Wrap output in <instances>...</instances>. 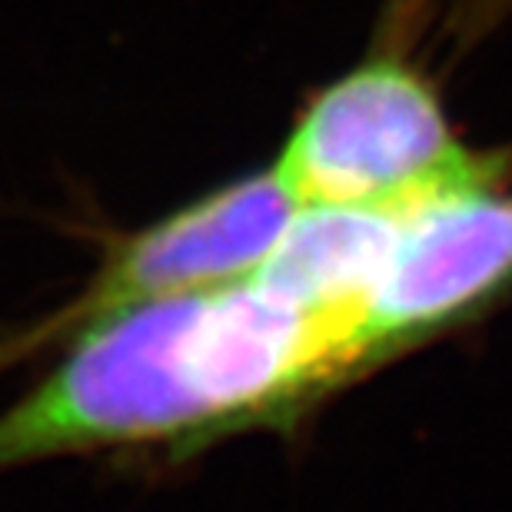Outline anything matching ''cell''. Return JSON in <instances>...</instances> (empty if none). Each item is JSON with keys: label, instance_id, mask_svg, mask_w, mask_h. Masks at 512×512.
I'll list each match as a JSON object with an SVG mask.
<instances>
[{"label": "cell", "instance_id": "1", "mask_svg": "<svg viewBox=\"0 0 512 512\" xmlns=\"http://www.w3.org/2000/svg\"><path fill=\"white\" fill-rule=\"evenodd\" d=\"M0 413V476L80 456H193L280 426L366 370L360 340L250 273L114 310Z\"/></svg>", "mask_w": 512, "mask_h": 512}, {"label": "cell", "instance_id": "2", "mask_svg": "<svg viewBox=\"0 0 512 512\" xmlns=\"http://www.w3.org/2000/svg\"><path fill=\"white\" fill-rule=\"evenodd\" d=\"M270 167L296 207L386 213L512 177L509 157L466 147L433 80L399 57H370L316 90Z\"/></svg>", "mask_w": 512, "mask_h": 512}, {"label": "cell", "instance_id": "3", "mask_svg": "<svg viewBox=\"0 0 512 512\" xmlns=\"http://www.w3.org/2000/svg\"><path fill=\"white\" fill-rule=\"evenodd\" d=\"M512 177L399 213L393 253L370 306V363L486 313L512 290Z\"/></svg>", "mask_w": 512, "mask_h": 512}, {"label": "cell", "instance_id": "4", "mask_svg": "<svg viewBox=\"0 0 512 512\" xmlns=\"http://www.w3.org/2000/svg\"><path fill=\"white\" fill-rule=\"evenodd\" d=\"M396 230L399 213L300 207L280 243L253 276L310 316L343 326L360 340L366 353V306L380 286ZM366 363H370V353H366Z\"/></svg>", "mask_w": 512, "mask_h": 512}]
</instances>
